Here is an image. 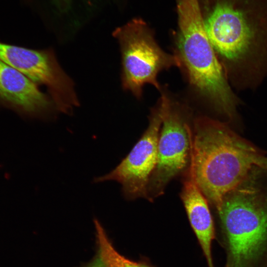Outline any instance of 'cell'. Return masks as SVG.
Masks as SVG:
<instances>
[{"label": "cell", "mask_w": 267, "mask_h": 267, "mask_svg": "<svg viewBox=\"0 0 267 267\" xmlns=\"http://www.w3.org/2000/svg\"><path fill=\"white\" fill-rule=\"evenodd\" d=\"M256 167L267 170V156L259 148L224 123L206 117L195 120L189 168L217 211L224 196Z\"/></svg>", "instance_id": "cell-1"}, {"label": "cell", "mask_w": 267, "mask_h": 267, "mask_svg": "<svg viewBox=\"0 0 267 267\" xmlns=\"http://www.w3.org/2000/svg\"><path fill=\"white\" fill-rule=\"evenodd\" d=\"M217 212L225 267H267V170L255 167Z\"/></svg>", "instance_id": "cell-2"}, {"label": "cell", "mask_w": 267, "mask_h": 267, "mask_svg": "<svg viewBox=\"0 0 267 267\" xmlns=\"http://www.w3.org/2000/svg\"><path fill=\"white\" fill-rule=\"evenodd\" d=\"M177 56L191 85L219 110L232 118L235 97L206 33L198 0H176Z\"/></svg>", "instance_id": "cell-3"}, {"label": "cell", "mask_w": 267, "mask_h": 267, "mask_svg": "<svg viewBox=\"0 0 267 267\" xmlns=\"http://www.w3.org/2000/svg\"><path fill=\"white\" fill-rule=\"evenodd\" d=\"M208 37L224 59L238 62L267 37V0H198Z\"/></svg>", "instance_id": "cell-4"}, {"label": "cell", "mask_w": 267, "mask_h": 267, "mask_svg": "<svg viewBox=\"0 0 267 267\" xmlns=\"http://www.w3.org/2000/svg\"><path fill=\"white\" fill-rule=\"evenodd\" d=\"M113 36L121 52L122 86L138 98L146 84L161 89L157 77L161 71L174 66L181 67L177 55L167 53L160 48L152 31L141 19H134L117 28Z\"/></svg>", "instance_id": "cell-5"}, {"label": "cell", "mask_w": 267, "mask_h": 267, "mask_svg": "<svg viewBox=\"0 0 267 267\" xmlns=\"http://www.w3.org/2000/svg\"><path fill=\"white\" fill-rule=\"evenodd\" d=\"M164 115L158 142L157 162L147 188V199L162 195L169 182L190 160L192 130L184 112L165 93Z\"/></svg>", "instance_id": "cell-6"}, {"label": "cell", "mask_w": 267, "mask_h": 267, "mask_svg": "<svg viewBox=\"0 0 267 267\" xmlns=\"http://www.w3.org/2000/svg\"><path fill=\"white\" fill-rule=\"evenodd\" d=\"M164 108L162 95L152 110L147 129L130 153L112 171L95 178L94 182L115 180L122 185L127 198H147L149 182L157 162L158 142Z\"/></svg>", "instance_id": "cell-7"}, {"label": "cell", "mask_w": 267, "mask_h": 267, "mask_svg": "<svg viewBox=\"0 0 267 267\" xmlns=\"http://www.w3.org/2000/svg\"><path fill=\"white\" fill-rule=\"evenodd\" d=\"M0 100L17 112L43 117L55 105L37 85L23 73L0 60Z\"/></svg>", "instance_id": "cell-8"}, {"label": "cell", "mask_w": 267, "mask_h": 267, "mask_svg": "<svg viewBox=\"0 0 267 267\" xmlns=\"http://www.w3.org/2000/svg\"><path fill=\"white\" fill-rule=\"evenodd\" d=\"M180 198L188 218L206 258L208 267H214L212 244L215 238L213 218L208 200L195 182L189 168L185 178Z\"/></svg>", "instance_id": "cell-9"}, {"label": "cell", "mask_w": 267, "mask_h": 267, "mask_svg": "<svg viewBox=\"0 0 267 267\" xmlns=\"http://www.w3.org/2000/svg\"><path fill=\"white\" fill-rule=\"evenodd\" d=\"M98 245V255L106 267H150L144 264L130 260L120 254L114 248L102 226L94 220Z\"/></svg>", "instance_id": "cell-10"}, {"label": "cell", "mask_w": 267, "mask_h": 267, "mask_svg": "<svg viewBox=\"0 0 267 267\" xmlns=\"http://www.w3.org/2000/svg\"><path fill=\"white\" fill-rule=\"evenodd\" d=\"M36 54V50L0 42V60L27 75Z\"/></svg>", "instance_id": "cell-11"}, {"label": "cell", "mask_w": 267, "mask_h": 267, "mask_svg": "<svg viewBox=\"0 0 267 267\" xmlns=\"http://www.w3.org/2000/svg\"><path fill=\"white\" fill-rule=\"evenodd\" d=\"M84 267H106L102 261L97 255V256L89 264Z\"/></svg>", "instance_id": "cell-12"}]
</instances>
